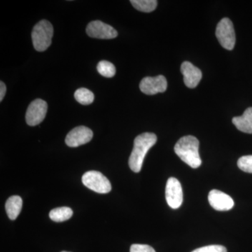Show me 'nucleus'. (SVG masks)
Returning <instances> with one entry per match:
<instances>
[{"label":"nucleus","instance_id":"10","mask_svg":"<svg viewBox=\"0 0 252 252\" xmlns=\"http://www.w3.org/2000/svg\"><path fill=\"white\" fill-rule=\"evenodd\" d=\"M167 88L166 79L162 75H158L155 77L144 78L140 84L141 91L149 95L165 92L167 90Z\"/></svg>","mask_w":252,"mask_h":252},{"label":"nucleus","instance_id":"19","mask_svg":"<svg viewBox=\"0 0 252 252\" xmlns=\"http://www.w3.org/2000/svg\"><path fill=\"white\" fill-rule=\"evenodd\" d=\"M238 166L244 172L252 173V155L244 156L239 158Z\"/></svg>","mask_w":252,"mask_h":252},{"label":"nucleus","instance_id":"22","mask_svg":"<svg viewBox=\"0 0 252 252\" xmlns=\"http://www.w3.org/2000/svg\"><path fill=\"white\" fill-rule=\"evenodd\" d=\"M6 85L3 81H1L0 82V101H2L3 99H4L5 94H6Z\"/></svg>","mask_w":252,"mask_h":252},{"label":"nucleus","instance_id":"1","mask_svg":"<svg viewBox=\"0 0 252 252\" xmlns=\"http://www.w3.org/2000/svg\"><path fill=\"white\" fill-rule=\"evenodd\" d=\"M157 142V135L152 132H144L136 137L128 160L129 166L132 171L137 173L140 172L145 156Z\"/></svg>","mask_w":252,"mask_h":252},{"label":"nucleus","instance_id":"23","mask_svg":"<svg viewBox=\"0 0 252 252\" xmlns=\"http://www.w3.org/2000/svg\"><path fill=\"white\" fill-rule=\"evenodd\" d=\"M69 252L63 251V252Z\"/></svg>","mask_w":252,"mask_h":252},{"label":"nucleus","instance_id":"16","mask_svg":"<svg viewBox=\"0 0 252 252\" xmlns=\"http://www.w3.org/2000/svg\"><path fill=\"white\" fill-rule=\"evenodd\" d=\"M131 4L138 11L149 13L157 7V0H131Z\"/></svg>","mask_w":252,"mask_h":252},{"label":"nucleus","instance_id":"4","mask_svg":"<svg viewBox=\"0 0 252 252\" xmlns=\"http://www.w3.org/2000/svg\"><path fill=\"white\" fill-rule=\"evenodd\" d=\"M82 182L88 189L98 193H108L112 190V185L108 179L97 171L86 172L82 177Z\"/></svg>","mask_w":252,"mask_h":252},{"label":"nucleus","instance_id":"11","mask_svg":"<svg viewBox=\"0 0 252 252\" xmlns=\"http://www.w3.org/2000/svg\"><path fill=\"white\" fill-rule=\"evenodd\" d=\"M208 200L210 205L217 211H228L234 207L233 198L218 190H212L209 193Z\"/></svg>","mask_w":252,"mask_h":252},{"label":"nucleus","instance_id":"20","mask_svg":"<svg viewBox=\"0 0 252 252\" xmlns=\"http://www.w3.org/2000/svg\"><path fill=\"white\" fill-rule=\"evenodd\" d=\"M191 252H227L226 248L222 245H208L196 249Z\"/></svg>","mask_w":252,"mask_h":252},{"label":"nucleus","instance_id":"6","mask_svg":"<svg viewBox=\"0 0 252 252\" xmlns=\"http://www.w3.org/2000/svg\"><path fill=\"white\" fill-rule=\"evenodd\" d=\"M48 110V104L41 99H36L32 102L26 112V119L28 125H39L45 119Z\"/></svg>","mask_w":252,"mask_h":252},{"label":"nucleus","instance_id":"7","mask_svg":"<svg viewBox=\"0 0 252 252\" xmlns=\"http://www.w3.org/2000/svg\"><path fill=\"white\" fill-rule=\"evenodd\" d=\"M165 198L169 206L178 209L183 203V191L180 181L175 177H170L167 182L165 188Z\"/></svg>","mask_w":252,"mask_h":252},{"label":"nucleus","instance_id":"2","mask_svg":"<svg viewBox=\"0 0 252 252\" xmlns=\"http://www.w3.org/2000/svg\"><path fill=\"white\" fill-rule=\"evenodd\" d=\"M175 152L182 161L192 168H198L201 165L199 141L196 137L188 135L180 138L175 144Z\"/></svg>","mask_w":252,"mask_h":252},{"label":"nucleus","instance_id":"18","mask_svg":"<svg viewBox=\"0 0 252 252\" xmlns=\"http://www.w3.org/2000/svg\"><path fill=\"white\" fill-rule=\"evenodd\" d=\"M97 69L99 74L104 77H113L116 74L115 66L109 61H100L97 64Z\"/></svg>","mask_w":252,"mask_h":252},{"label":"nucleus","instance_id":"5","mask_svg":"<svg viewBox=\"0 0 252 252\" xmlns=\"http://www.w3.org/2000/svg\"><path fill=\"white\" fill-rule=\"evenodd\" d=\"M216 36L222 47L231 51L235 44V33L233 24L229 18L220 20L217 25Z\"/></svg>","mask_w":252,"mask_h":252},{"label":"nucleus","instance_id":"3","mask_svg":"<svg viewBox=\"0 0 252 252\" xmlns=\"http://www.w3.org/2000/svg\"><path fill=\"white\" fill-rule=\"evenodd\" d=\"M54 28L49 21L41 20L34 26L32 32L33 46L37 51H46L51 46Z\"/></svg>","mask_w":252,"mask_h":252},{"label":"nucleus","instance_id":"17","mask_svg":"<svg viewBox=\"0 0 252 252\" xmlns=\"http://www.w3.org/2000/svg\"><path fill=\"white\" fill-rule=\"evenodd\" d=\"M74 97L79 103L84 105H89L94 102V96L92 91L85 88H81L74 93Z\"/></svg>","mask_w":252,"mask_h":252},{"label":"nucleus","instance_id":"13","mask_svg":"<svg viewBox=\"0 0 252 252\" xmlns=\"http://www.w3.org/2000/svg\"><path fill=\"white\" fill-rule=\"evenodd\" d=\"M232 122L239 130L252 134V107L247 109L241 117L233 118Z\"/></svg>","mask_w":252,"mask_h":252},{"label":"nucleus","instance_id":"9","mask_svg":"<svg viewBox=\"0 0 252 252\" xmlns=\"http://www.w3.org/2000/svg\"><path fill=\"white\" fill-rule=\"evenodd\" d=\"M93 137L94 132L90 128L86 126H78L67 134L65 143L68 147H78L90 142Z\"/></svg>","mask_w":252,"mask_h":252},{"label":"nucleus","instance_id":"14","mask_svg":"<svg viewBox=\"0 0 252 252\" xmlns=\"http://www.w3.org/2000/svg\"><path fill=\"white\" fill-rule=\"evenodd\" d=\"M23 200L18 195H13L6 200L5 208L8 217L11 220H15L21 213Z\"/></svg>","mask_w":252,"mask_h":252},{"label":"nucleus","instance_id":"15","mask_svg":"<svg viewBox=\"0 0 252 252\" xmlns=\"http://www.w3.org/2000/svg\"><path fill=\"white\" fill-rule=\"evenodd\" d=\"M72 215V209L67 207H62L51 210L49 213V217L55 222H63L69 220Z\"/></svg>","mask_w":252,"mask_h":252},{"label":"nucleus","instance_id":"12","mask_svg":"<svg viewBox=\"0 0 252 252\" xmlns=\"http://www.w3.org/2000/svg\"><path fill=\"white\" fill-rule=\"evenodd\" d=\"M181 72L184 76L185 85L190 89H194L198 85L202 79V72L191 63L185 61L181 66Z\"/></svg>","mask_w":252,"mask_h":252},{"label":"nucleus","instance_id":"8","mask_svg":"<svg viewBox=\"0 0 252 252\" xmlns=\"http://www.w3.org/2000/svg\"><path fill=\"white\" fill-rule=\"evenodd\" d=\"M86 33L91 37L96 39H111L118 36L117 31L114 28L100 21L89 23L86 28Z\"/></svg>","mask_w":252,"mask_h":252},{"label":"nucleus","instance_id":"21","mask_svg":"<svg viewBox=\"0 0 252 252\" xmlns=\"http://www.w3.org/2000/svg\"><path fill=\"white\" fill-rule=\"evenodd\" d=\"M130 252H156V251L149 245L134 244L130 247Z\"/></svg>","mask_w":252,"mask_h":252}]
</instances>
